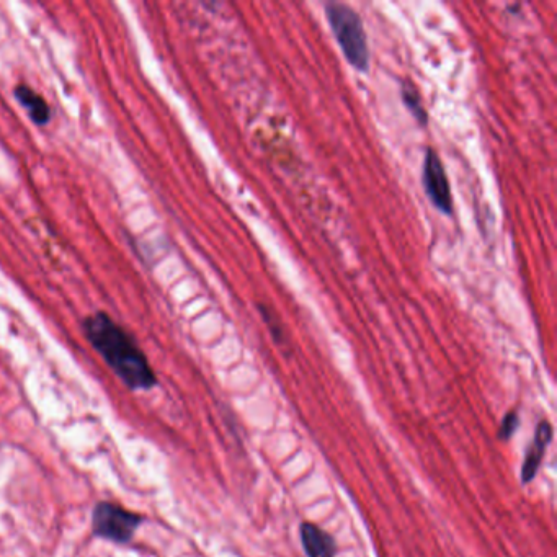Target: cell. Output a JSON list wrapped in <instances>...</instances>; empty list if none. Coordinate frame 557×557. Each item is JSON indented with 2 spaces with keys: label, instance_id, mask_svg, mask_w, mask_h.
<instances>
[{
  "label": "cell",
  "instance_id": "ba28073f",
  "mask_svg": "<svg viewBox=\"0 0 557 557\" xmlns=\"http://www.w3.org/2000/svg\"><path fill=\"white\" fill-rule=\"evenodd\" d=\"M401 97L402 102L406 105L412 118H414L422 128H425V126L428 125V113L427 110H425L424 100H422V95H420L417 85L410 81V79H402Z\"/></svg>",
  "mask_w": 557,
  "mask_h": 557
},
{
  "label": "cell",
  "instance_id": "5b68a950",
  "mask_svg": "<svg viewBox=\"0 0 557 557\" xmlns=\"http://www.w3.org/2000/svg\"><path fill=\"white\" fill-rule=\"evenodd\" d=\"M551 440H553V427H551L549 422L543 420V422H540L538 427H536L535 438H533V443H531L530 448H528L525 461H523V484H528V482L535 479L536 473H538V469H540L541 461H543L544 455H546V450H548Z\"/></svg>",
  "mask_w": 557,
  "mask_h": 557
},
{
  "label": "cell",
  "instance_id": "6da1fadb",
  "mask_svg": "<svg viewBox=\"0 0 557 557\" xmlns=\"http://www.w3.org/2000/svg\"><path fill=\"white\" fill-rule=\"evenodd\" d=\"M81 329L87 342L126 388L149 391L156 386V373L143 348L130 330L118 324L108 312L97 311L84 317Z\"/></svg>",
  "mask_w": 557,
  "mask_h": 557
},
{
  "label": "cell",
  "instance_id": "277c9868",
  "mask_svg": "<svg viewBox=\"0 0 557 557\" xmlns=\"http://www.w3.org/2000/svg\"><path fill=\"white\" fill-rule=\"evenodd\" d=\"M422 179H424L428 200L432 201V205L440 213L451 216L453 214V197H451L450 182H448L442 159L435 149L428 148L425 151Z\"/></svg>",
  "mask_w": 557,
  "mask_h": 557
},
{
  "label": "cell",
  "instance_id": "7a4b0ae2",
  "mask_svg": "<svg viewBox=\"0 0 557 557\" xmlns=\"http://www.w3.org/2000/svg\"><path fill=\"white\" fill-rule=\"evenodd\" d=\"M327 22L339 43L347 63L358 72H368L371 64L370 45L365 25L357 10L342 2H327L324 5Z\"/></svg>",
  "mask_w": 557,
  "mask_h": 557
},
{
  "label": "cell",
  "instance_id": "8992f818",
  "mask_svg": "<svg viewBox=\"0 0 557 557\" xmlns=\"http://www.w3.org/2000/svg\"><path fill=\"white\" fill-rule=\"evenodd\" d=\"M14 97L36 126H46L53 120L50 103L30 85H15Z\"/></svg>",
  "mask_w": 557,
  "mask_h": 557
},
{
  "label": "cell",
  "instance_id": "9c48e42d",
  "mask_svg": "<svg viewBox=\"0 0 557 557\" xmlns=\"http://www.w3.org/2000/svg\"><path fill=\"white\" fill-rule=\"evenodd\" d=\"M518 428V415L515 412H508L505 415L504 420H502V425H500L499 438L500 440H510L513 437V433L517 432Z\"/></svg>",
  "mask_w": 557,
  "mask_h": 557
},
{
  "label": "cell",
  "instance_id": "52a82bcc",
  "mask_svg": "<svg viewBox=\"0 0 557 557\" xmlns=\"http://www.w3.org/2000/svg\"><path fill=\"white\" fill-rule=\"evenodd\" d=\"M301 544L308 557H335L337 553L334 538L314 523L301 525Z\"/></svg>",
  "mask_w": 557,
  "mask_h": 557
},
{
  "label": "cell",
  "instance_id": "3957f363",
  "mask_svg": "<svg viewBox=\"0 0 557 557\" xmlns=\"http://www.w3.org/2000/svg\"><path fill=\"white\" fill-rule=\"evenodd\" d=\"M143 523V515L112 502H100L92 512V533L112 543H130Z\"/></svg>",
  "mask_w": 557,
  "mask_h": 557
}]
</instances>
